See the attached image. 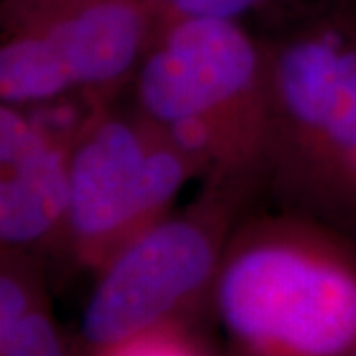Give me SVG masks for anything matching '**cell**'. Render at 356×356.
<instances>
[{
  "label": "cell",
  "mask_w": 356,
  "mask_h": 356,
  "mask_svg": "<svg viewBox=\"0 0 356 356\" xmlns=\"http://www.w3.org/2000/svg\"><path fill=\"white\" fill-rule=\"evenodd\" d=\"M269 26L266 194L356 238V0H305Z\"/></svg>",
  "instance_id": "obj_1"
},
{
  "label": "cell",
  "mask_w": 356,
  "mask_h": 356,
  "mask_svg": "<svg viewBox=\"0 0 356 356\" xmlns=\"http://www.w3.org/2000/svg\"><path fill=\"white\" fill-rule=\"evenodd\" d=\"M0 356H77L76 331L58 321L51 293L40 297L10 327L0 329Z\"/></svg>",
  "instance_id": "obj_8"
},
{
  "label": "cell",
  "mask_w": 356,
  "mask_h": 356,
  "mask_svg": "<svg viewBox=\"0 0 356 356\" xmlns=\"http://www.w3.org/2000/svg\"><path fill=\"white\" fill-rule=\"evenodd\" d=\"M348 356H356V348H355V350H353V353H350V355H348Z\"/></svg>",
  "instance_id": "obj_11"
},
{
  "label": "cell",
  "mask_w": 356,
  "mask_h": 356,
  "mask_svg": "<svg viewBox=\"0 0 356 356\" xmlns=\"http://www.w3.org/2000/svg\"><path fill=\"white\" fill-rule=\"evenodd\" d=\"M266 192L236 178L206 177L196 196L93 275L77 323V356H95L165 327H210V301L229 240Z\"/></svg>",
  "instance_id": "obj_4"
},
{
  "label": "cell",
  "mask_w": 356,
  "mask_h": 356,
  "mask_svg": "<svg viewBox=\"0 0 356 356\" xmlns=\"http://www.w3.org/2000/svg\"><path fill=\"white\" fill-rule=\"evenodd\" d=\"M127 97L200 166L202 178L248 180L266 192L269 86L261 34L224 18L156 26Z\"/></svg>",
  "instance_id": "obj_3"
},
{
  "label": "cell",
  "mask_w": 356,
  "mask_h": 356,
  "mask_svg": "<svg viewBox=\"0 0 356 356\" xmlns=\"http://www.w3.org/2000/svg\"><path fill=\"white\" fill-rule=\"evenodd\" d=\"M95 356H222L208 327H165Z\"/></svg>",
  "instance_id": "obj_10"
},
{
  "label": "cell",
  "mask_w": 356,
  "mask_h": 356,
  "mask_svg": "<svg viewBox=\"0 0 356 356\" xmlns=\"http://www.w3.org/2000/svg\"><path fill=\"white\" fill-rule=\"evenodd\" d=\"M210 327L222 356H348L356 238L289 210H252L226 248Z\"/></svg>",
  "instance_id": "obj_2"
},
{
  "label": "cell",
  "mask_w": 356,
  "mask_h": 356,
  "mask_svg": "<svg viewBox=\"0 0 356 356\" xmlns=\"http://www.w3.org/2000/svg\"><path fill=\"white\" fill-rule=\"evenodd\" d=\"M123 97L93 109L72 151L60 261L91 275L175 210L191 180L202 178L200 166Z\"/></svg>",
  "instance_id": "obj_5"
},
{
  "label": "cell",
  "mask_w": 356,
  "mask_h": 356,
  "mask_svg": "<svg viewBox=\"0 0 356 356\" xmlns=\"http://www.w3.org/2000/svg\"><path fill=\"white\" fill-rule=\"evenodd\" d=\"M154 32L143 0H0V103L119 99Z\"/></svg>",
  "instance_id": "obj_6"
},
{
  "label": "cell",
  "mask_w": 356,
  "mask_h": 356,
  "mask_svg": "<svg viewBox=\"0 0 356 356\" xmlns=\"http://www.w3.org/2000/svg\"><path fill=\"white\" fill-rule=\"evenodd\" d=\"M102 103L86 95L0 103V248L60 261L74 143Z\"/></svg>",
  "instance_id": "obj_7"
},
{
  "label": "cell",
  "mask_w": 356,
  "mask_h": 356,
  "mask_svg": "<svg viewBox=\"0 0 356 356\" xmlns=\"http://www.w3.org/2000/svg\"><path fill=\"white\" fill-rule=\"evenodd\" d=\"M156 26L184 18H224L243 22L250 16H264L273 22L291 13L305 0H143Z\"/></svg>",
  "instance_id": "obj_9"
}]
</instances>
